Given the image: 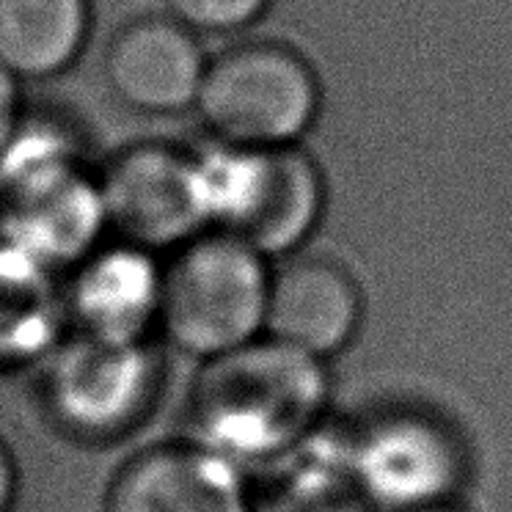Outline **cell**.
Listing matches in <instances>:
<instances>
[{"instance_id": "1", "label": "cell", "mask_w": 512, "mask_h": 512, "mask_svg": "<svg viewBox=\"0 0 512 512\" xmlns=\"http://www.w3.org/2000/svg\"><path fill=\"white\" fill-rule=\"evenodd\" d=\"M328 364L259 336L196 364L185 397V430L243 471L270 468L309 441L328 411Z\"/></svg>"}, {"instance_id": "2", "label": "cell", "mask_w": 512, "mask_h": 512, "mask_svg": "<svg viewBox=\"0 0 512 512\" xmlns=\"http://www.w3.org/2000/svg\"><path fill=\"white\" fill-rule=\"evenodd\" d=\"M28 375L50 433L80 449H111L133 441L163 405L168 350L67 331Z\"/></svg>"}, {"instance_id": "3", "label": "cell", "mask_w": 512, "mask_h": 512, "mask_svg": "<svg viewBox=\"0 0 512 512\" xmlns=\"http://www.w3.org/2000/svg\"><path fill=\"white\" fill-rule=\"evenodd\" d=\"M193 163L207 229L240 237L270 262L303 251L323 221L325 174L301 146L212 141Z\"/></svg>"}, {"instance_id": "4", "label": "cell", "mask_w": 512, "mask_h": 512, "mask_svg": "<svg viewBox=\"0 0 512 512\" xmlns=\"http://www.w3.org/2000/svg\"><path fill=\"white\" fill-rule=\"evenodd\" d=\"M270 265L240 237L215 229L168 251L160 345L201 364L265 336Z\"/></svg>"}, {"instance_id": "5", "label": "cell", "mask_w": 512, "mask_h": 512, "mask_svg": "<svg viewBox=\"0 0 512 512\" xmlns=\"http://www.w3.org/2000/svg\"><path fill=\"white\" fill-rule=\"evenodd\" d=\"M323 86L295 47L256 39L207 61L193 113L212 141L251 149L298 146L320 116Z\"/></svg>"}, {"instance_id": "6", "label": "cell", "mask_w": 512, "mask_h": 512, "mask_svg": "<svg viewBox=\"0 0 512 512\" xmlns=\"http://www.w3.org/2000/svg\"><path fill=\"white\" fill-rule=\"evenodd\" d=\"M345 457L361 501L383 512L455 501L466 471L455 430L413 408L375 413L347 438Z\"/></svg>"}, {"instance_id": "7", "label": "cell", "mask_w": 512, "mask_h": 512, "mask_svg": "<svg viewBox=\"0 0 512 512\" xmlns=\"http://www.w3.org/2000/svg\"><path fill=\"white\" fill-rule=\"evenodd\" d=\"M108 234L166 256L207 232L193 152L144 141L124 146L97 174Z\"/></svg>"}, {"instance_id": "8", "label": "cell", "mask_w": 512, "mask_h": 512, "mask_svg": "<svg viewBox=\"0 0 512 512\" xmlns=\"http://www.w3.org/2000/svg\"><path fill=\"white\" fill-rule=\"evenodd\" d=\"M102 512H256V493L248 471L179 433L124 457Z\"/></svg>"}, {"instance_id": "9", "label": "cell", "mask_w": 512, "mask_h": 512, "mask_svg": "<svg viewBox=\"0 0 512 512\" xmlns=\"http://www.w3.org/2000/svg\"><path fill=\"white\" fill-rule=\"evenodd\" d=\"M67 331L105 342H160L163 254L105 237L61 276Z\"/></svg>"}, {"instance_id": "10", "label": "cell", "mask_w": 512, "mask_h": 512, "mask_svg": "<svg viewBox=\"0 0 512 512\" xmlns=\"http://www.w3.org/2000/svg\"><path fill=\"white\" fill-rule=\"evenodd\" d=\"M361 323V284L334 256L298 251L270 265L265 336L331 364L356 342Z\"/></svg>"}, {"instance_id": "11", "label": "cell", "mask_w": 512, "mask_h": 512, "mask_svg": "<svg viewBox=\"0 0 512 512\" xmlns=\"http://www.w3.org/2000/svg\"><path fill=\"white\" fill-rule=\"evenodd\" d=\"M207 61L199 34L174 17H138L111 36L102 75L124 108L144 116H177L193 111Z\"/></svg>"}, {"instance_id": "12", "label": "cell", "mask_w": 512, "mask_h": 512, "mask_svg": "<svg viewBox=\"0 0 512 512\" xmlns=\"http://www.w3.org/2000/svg\"><path fill=\"white\" fill-rule=\"evenodd\" d=\"M0 237L64 276L111 237L97 174L80 166L0 193Z\"/></svg>"}, {"instance_id": "13", "label": "cell", "mask_w": 512, "mask_h": 512, "mask_svg": "<svg viewBox=\"0 0 512 512\" xmlns=\"http://www.w3.org/2000/svg\"><path fill=\"white\" fill-rule=\"evenodd\" d=\"M64 334L61 276L0 237V375L31 372Z\"/></svg>"}, {"instance_id": "14", "label": "cell", "mask_w": 512, "mask_h": 512, "mask_svg": "<svg viewBox=\"0 0 512 512\" xmlns=\"http://www.w3.org/2000/svg\"><path fill=\"white\" fill-rule=\"evenodd\" d=\"M91 0H0V67L20 80L64 75L89 45Z\"/></svg>"}, {"instance_id": "15", "label": "cell", "mask_w": 512, "mask_h": 512, "mask_svg": "<svg viewBox=\"0 0 512 512\" xmlns=\"http://www.w3.org/2000/svg\"><path fill=\"white\" fill-rule=\"evenodd\" d=\"M168 17L193 34H234L265 17L273 0H163Z\"/></svg>"}, {"instance_id": "16", "label": "cell", "mask_w": 512, "mask_h": 512, "mask_svg": "<svg viewBox=\"0 0 512 512\" xmlns=\"http://www.w3.org/2000/svg\"><path fill=\"white\" fill-rule=\"evenodd\" d=\"M20 80L14 78L12 72L0 67V152L9 144V138L17 133V127L23 122V91H20Z\"/></svg>"}, {"instance_id": "17", "label": "cell", "mask_w": 512, "mask_h": 512, "mask_svg": "<svg viewBox=\"0 0 512 512\" xmlns=\"http://www.w3.org/2000/svg\"><path fill=\"white\" fill-rule=\"evenodd\" d=\"M23 490L20 460L12 452L9 441L0 435V512H14Z\"/></svg>"}, {"instance_id": "18", "label": "cell", "mask_w": 512, "mask_h": 512, "mask_svg": "<svg viewBox=\"0 0 512 512\" xmlns=\"http://www.w3.org/2000/svg\"><path fill=\"white\" fill-rule=\"evenodd\" d=\"M413 512H471L466 510L463 504H457L455 501H444V504H433V507H424V510H413Z\"/></svg>"}]
</instances>
